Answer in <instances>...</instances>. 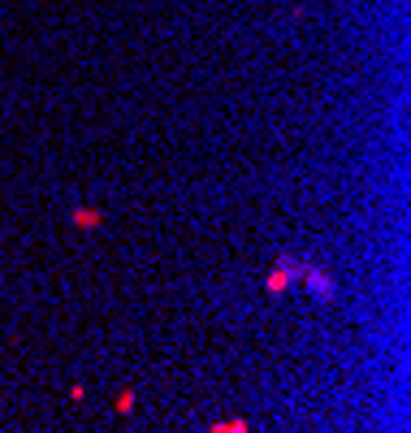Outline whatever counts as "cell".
I'll return each instance as SVG.
<instances>
[{"instance_id":"cell-1","label":"cell","mask_w":411,"mask_h":433,"mask_svg":"<svg viewBox=\"0 0 411 433\" xmlns=\"http://www.w3.org/2000/svg\"><path fill=\"white\" fill-rule=\"evenodd\" d=\"M299 286L312 295V303H321V308H329V303L338 299V282H334V273H329V269H312V264H303Z\"/></svg>"},{"instance_id":"cell-2","label":"cell","mask_w":411,"mask_h":433,"mask_svg":"<svg viewBox=\"0 0 411 433\" xmlns=\"http://www.w3.org/2000/svg\"><path fill=\"white\" fill-rule=\"evenodd\" d=\"M299 278H303V264L294 260V256H282V260H277V269L269 273V291H273V295H286V291H294V286H299Z\"/></svg>"},{"instance_id":"cell-3","label":"cell","mask_w":411,"mask_h":433,"mask_svg":"<svg viewBox=\"0 0 411 433\" xmlns=\"http://www.w3.org/2000/svg\"><path fill=\"white\" fill-rule=\"evenodd\" d=\"M74 221H78V226H95V221H100V213H74Z\"/></svg>"}]
</instances>
